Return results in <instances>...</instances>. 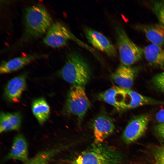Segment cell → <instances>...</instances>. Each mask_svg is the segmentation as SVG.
Masks as SVG:
<instances>
[{
	"label": "cell",
	"mask_w": 164,
	"mask_h": 164,
	"mask_svg": "<svg viewBox=\"0 0 164 164\" xmlns=\"http://www.w3.org/2000/svg\"><path fill=\"white\" fill-rule=\"evenodd\" d=\"M114 29L121 64L131 66L142 58L143 50L132 40L121 26L116 25Z\"/></svg>",
	"instance_id": "obj_4"
},
{
	"label": "cell",
	"mask_w": 164,
	"mask_h": 164,
	"mask_svg": "<svg viewBox=\"0 0 164 164\" xmlns=\"http://www.w3.org/2000/svg\"><path fill=\"white\" fill-rule=\"evenodd\" d=\"M22 116L19 112H2L0 116V132L17 130L22 123Z\"/></svg>",
	"instance_id": "obj_18"
},
{
	"label": "cell",
	"mask_w": 164,
	"mask_h": 164,
	"mask_svg": "<svg viewBox=\"0 0 164 164\" xmlns=\"http://www.w3.org/2000/svg\"><path fill=\"white\" fill-rule=\"evenodd\" d=\"M149 118L146 115H139L131 120L126 127L122 135L124 141L131 143L140 138L145 132Z\"/></svg>",
	"instance_id": "obj_7"
},
{
	"label": "cell",
	"mask_w": 164,
	"mask_h": 164,
	"mask_svg": "<svg viewBox=\"0 0 164 164\" xmlns=\"http://www.w3.org/2000/svg\"><path fill=\"white\" fill-rule=\"evenodd\" d=\"M152 81L154 86L157 90L164 93V70L154 76Z\"/></svg>",
	"instance_id": "obj_22"
},
{
	"label": "cell",
	"mask_w": 164,
	"mask_h": 164,
	"mask_svg": "<svg viewBox=\"0 0 164 164\" xmlns=\"http://www.w3.org/2000/svg\"><path fill=\"white\" fill-rule=\"evenodd\" d=\"M26 87L25 76L21 74L12 78L5 87L4 93L9 101L17 103L19 102Z\"/></svg>",
	"instance_id": "obj_13"
},
{
	"label": "cell",
	"mask_w": 164,
	"mask_h": 164,
	"mask_svg": "<svg viewBox=\"0 0 164 164\" xmlns=\"http://www.w3.org/2000/svg\"><path fill=\"white\" fill-rule=\"evenodd\" d=\"M91 106L84 86H72L68 92L64 110L66 114L75 115L80 121L84 117Z\"/></svg>",
	"instance_id": "obj_5"
},
{
	"label": "cell",
	"mask_w": 164,
	"mask_h": 164,
	"mask_svg": "<svg viewBox=\"0 0 164 164\" xmlns=\"http://www.w3.org/2000/svg\"><path fill=\"white\" fill-rule=\"evenodd\" d=\"M84 32L88 42L95 48L110 56H117V52L115 47L102 34L88 27H85Z\"/></svg>",
	"instance_id": "obj_8"
},
{
	"label": "cell",
	"mask_w": 164,
	"mask_h": 164,
	"mask_svg": "<svg viewBox=\"0 0 164 164\" xmlns=\"http://www.w3.org/2000/svg\"><path fill=\"white\" fill-rule=\"evenodd\" d=\"M139 69L138 67L127 66L121 64L112 74V78L118 86L131 89Z\"/></svg>",
	"instance_id": "obj_10"
},
{
	"label": "cell",
	"mask_w": 164,
	"mask_h": 164,
	"mask_svg": "<svg viewBox=\"0 0 164 164\" xmlns=\"http://www.w3.org/2000/svg\"><path fill=\"white\" fill-rule=\"evenodd\" d=\"M59 75L72 86H84L90 80L91 71L84 60L75 52H71L67 56L66 62L59 71Z\"/></svg>",
	"instance_id": "obj_1"
},
{
	"label": "cell",
	"mask_w": 164,
	"mask_h": 164,
	"mask_svg": "<svg viewBox=\"0 0 164 164\" xmlns=\"http://www.w3.org/2000/svg\"><path fill=\"white\" fill-rule=\"evenodd\" d=\"M93 126L95 144L102 143L113 133L115 128L111 118L105 114L97 117L94 121Z\"/></svg>",
	"instance_id": "obj_9"
},
{
	"label": "cell",
	"mask_w": 164,
	"mask_h": 164,
	"mask_svg": "<svg viewBox=\"0 0 164 164\" xmlns=\"http://www.w3.org/2000/svg\"><path fill=\"white\" fill-rule=\"evenodd\" d=\"M155 129L158 136L164 140V123H159L155 126Z\"/></svg>",
	"instance_id": "obj_24"
},
{
	"label": "cell",
	"mask_w": 164,
	"mask_h": 164,
	"mask_svg": "<svg viewBox=\"0 0 164 164\" xmlns=\"http://www.w3.org/2000/svg\"><path fill=\"white\" fill-rule=\"evenodd\" d=\"M70 39L84 45L65 26L60 22H56L52 23L47 30L43 42L48 46L59 48L65 45Z\"/></svg>",
	"instance_id": "obj_6"
},
{
	"label": "cell",
	"mask_w": 164,
	"mask_h": 164,
	"mask_svg": "<svg viewBox=\"0 0 164 164\" xmlns=\"http://www.w3.org/2000/svg\"><path fill=\"white\" fill-rule=\"evenodd\" d=\"M153 164H164V145L157 149L155 152Z\"/></svg>",
	"instance_id": "obj_23"
},
{
	"label": "cell",
	"mask_w": 164,
	"mask_h": 164,
	"mask_svg": "<svg viewBox=\"0 0 164 164\" xmlns=\"http://www.w3.org/2000/svg\"><path fill=\"white\" fill-rule=\"evenodd\" d=\"M52 160L51 154L48 151L44 150L37 153L29 159L24 164H48Z\"/></svg>",
	"instance_id": "obj_20"
},
{
	"label": "cell",
	"mask_w": 164,
	"mask_h": 164,
	"mask_svg": "<svg viewBox=\"0 0 164 164\" xmlns=\"http://www.w3.org/2000/svg\"><path fill=\"white\" fill-rule=\"evenodd\" d=\"M29 159L27 141L22 134H18L13 139L10 151L5 160H16L24 163Z\"/></svg>",
	"instance_id": "obj_14"
},
{
	"label": "cell",
	"mask_w": 164,
	"mask_h": 164,
	"mask_svg": "<svg viewBox=\"0 0 164 164\" xmlns=\"http://www.w3.org/2000/svg\"><path fill=\"white\" fill-rule=\"evenodd\" d=\"M137 30L143 32L152 44L164 46V26L159 23L138 24L134 26Z\"/></svg>",
	"instance_id": "obj_12"
},
{
	"label": "cell",
	"mask_w": 164,
	"mask_h": 164,
	"mask_svg": "<svg viewBox=\"0 0 164 164\" xmlns=\"http://www.w3.org/2000/svg\"><path fill=\"white\" fill-rule=\"evenodd\" d=\"M145 59L151 66L158 68H164V46L151 44L143 50Z\"/></svg>",
	"instance_id": "obj_16"
},
{
	"label": "cell",
	"mask_w": 164,
	"mask_h": 164,
	"mask_svg": "<svg viewBox=\"0 0 164 164\" xmlns=\"http://www.w3.org/2000/svg\"><path fill=\"white\" fill-rule=\"evenodd\" d=\"M32 110L34 115L40 124H43L49 117L50 108L43 98H39L34 100L32 103Z\"/></svg>",
	"instance_id": "obj_19"
},
{
	"label": "cell",
	"mask_w": 164,
	"mask_h": 164,
	"mask_svg": "<svg viewBox=\"0 0 164 164\" xmlns=\"http://www.w3.org/2000/svg\"><path fill=\"white\" fill-rule=\"evenodd\" d=\"M150 7L159 22L164 26V0L151 1Z\"/></svg>",
	"instance_id": "obj_21"
},
{
	"label": "cell",
	"mask_w": 164,
	"mask_h": 164,
	"mask_svg": "<svg viewBox=\"0 0 164 164\" xmlns=\"http://www.w3.org/2000/svg\"><path fill=\"white\" fill-rule=\"evenodd\" d=\"M52 22L50 14L43 7L34 5L25 8L24 15L25 33L29 37L37 38L46 33L52 23Z\"/></svg>",
	"instance_id": "obj_2"
},
{
	"label": "cell",
	"mask_w": 164,
	"mask_h": 164,
	"mask_svg": "<svg viewBox=\"0 0 164 164\" xmlns=\"http://www.w3.org/2000/svg\"><path fill=\"white\" fill-rule=\"evenodd\" d=\"M163 102L142 95L136 92L124 88L122 101L123 110L149 104H158Z\"/></svg>",
	"instance_id": "obj_11"
},
{
	"label": "cell",
	"mask_w": 164,
	"mask_h": 164,
	"mask_svg": "<svg viewBox=\"0 0 164 164\" xmlns=\"http://www.w3.org/2000/svg\"><path fill=\"white\" fill-rule=\"evenodd\" d=\"M46 56V54H32L3 61L0 67V73L5 74L17 71L32 61Z\"/></svg>",
	"instance_id": "obj_15"
},
{
	"label": "cell",
	"mask_w": 164,
	"mask_h": 164,
	"mask_svg": "<svg viewBox=\"0 0 164 164\" xmlns=\"http://www.w3.org/2000/svg\"><path fill=\"white\" fill-rule=\"evenodd\" d=\"M123 91V88L118 86H113L100 93L98 95V98L112 105L117 110L121 111Z\"/></svg>",
	"instance_id": "obj_17"
},
{
	"label": "cell",
	"mask_w": 164,
	"mask_h": 164,
	"mask_svg": "<svg viewBox=\"0 0 164 164\" xmlns=\"http://www.w3.org/2000/svg\"><path fill=\"white\" fill-rule=\"evenodd\" d=\"M122 160L114 148L101 143L83 152L74 159L72 164H121Z\"/></svg>",
	"instance_id": "obj_3"
},
{
	"label": "cell",
	"mask_w": 164,
	"mask_h": 164,
	"mask_svg": "<svg viewBox=\"0 0 164 164\" xmlns=\"http://www.w3.org/2000/svg\"><path fill=\"white\" fill-rule=\"evenodd\" d=\"M155 118L159 123H164V108L160 110L156 114Z\"/></svg>",
	"instance_id": "obj_25"
}]
</instances>
